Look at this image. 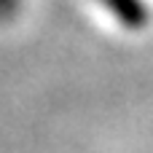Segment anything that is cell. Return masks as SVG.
I'll return each mask as SVG.
<instances>
[{
    "instance_id": "cell-1",
    "label": "cell",
    "mask_w": 153,
    "mask_h": 153,
    "mask_svg": "<svg viewBox=\"0 0 153 153\" xmlns=\"http://www.w3.org/2000/svg\"><path fill=\"white\" fill-rule=\"evenodd\" d=\"M19 3H22V0H0V19L13 16V13H16V8H19Z\"/></svg>"
}]
</instances>
